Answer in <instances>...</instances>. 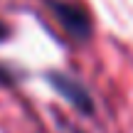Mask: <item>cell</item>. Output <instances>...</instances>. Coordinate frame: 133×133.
Here are the masks:
<instances>
[{"label":"cell","instance_id":"3957f363","mask_svg":"<svg viewBox=\"0 0 133 133\" xmlns=\"http://www.w3.org/2000/svg\"><path fill=\"white\" fill-rule=\"evenodd\" d=\"M5 35H8V27H5V25L0 22V39H5Z\"/></svg>","mask_w":133,"mask_h":133},{"label":"cell","instance_id":"6da1fadb","mask_svg":"<svg viewBox=\"0 0 133 133\" xmlns=\"http://www.w3.org/2000/svg\"><path fill=\"white\" fill-rule=\"evenodd\" d=\"M49 8H52L54 17L59 20V25L76 39L89 37L91 32V22L86 17V12L74 3H64V0H49Z\"/></svg>","mask_w":133,"mask_h":133},{"label":"cell","instance_id":"7a4b0ae2","mask_svg":"<svg viewBox=\"0 0 133 133\" xmlns=\"http://www.w3.org/2000/svg\"><path fill=\"white\" fill-rule=\"evenodd\" d=\"M52 81L57 84V89L62 91L71 104H76L79 109H84V111H91V99H89V94H86L76 81L66 79V76H52Z\"/></svg>","mask_w":133,"mask_h":133}]
</instances>
